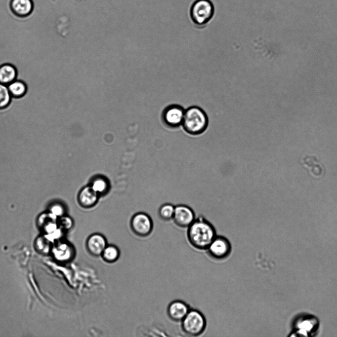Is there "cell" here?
Here are the masks:
<instances>
[{
    "instance_id": "6da1fadb",
    "label": "cell",
    "mask_w": 337,
    "mask_h": 337,
    "mask_svg": "<svg viewBox=\"0 0 337 337\" xmlns=\"http://www.w3.org/2000/svg\"><path fill=\"white\" fill-rule=\"evenodd\" d=\"M187 228L188 240L193 247L198 250H207L216 236L213 225L202 216L196 218Z\"/></svg>"
},
{
    "instance_id": "7a4b0ae2",
    "label": "cell",
    "mask_w": 337,
    "mask_h": 337,
    "mask_svg": "<svg viewBox=\"0 0 337 337\" xmlns=\"http://www.w3.org/2000/svg\"><path fill=\"white\" fill-rule=\"evenodd\" d=\"M208 116L205 111L197 106H192L185 110L182 123L184 130L192 135H199L207 128Z\"/></svg>"
},
{
    "instance_id": "3957f363",
    "label": "cell",
    "mask_w": 337,
    "mask_h": 337,
    "mask_svg": "<svg viewBox=\"0 0 337 337\" xmlns=\"http://www.w3.org/2000/svg\"><path fill=\"white\" fill-rule=\"evenodd\" d=\"M214 13V5L210 0H196L190 9L191 20L199 28L205 27L212 19Z\"/></svg>"
},
{
    "instance_id": "277c9868",
    "label": "cell",
    "mask_w": 337,
    "mask_h": 337,
    "mask_svg": "<svg viewBox=\"0 0 337 337\" xmlns=\"http://www.w3.org/2000/svg\"><path fill=\"white\" fill-rule=\"evenodd\" d=\"M181 329L184 334L192 337L201 335L205 330L207 322L205 317L199 310L191 309L181 321Z\"/></svg>"
},
{
    "instance_id": "5b68a950",
    "label": "cell",
    "mask_w": 337,
    "mask_h": 337,
    "mask_svg": "<svg viewBox=\"0 0 337 337\" xmlns=\"http://www.w3.org/2000/svg\"><path fill=\"white\" fill-rule=\"evenodd\" d=\"M232 250L229 240L223 236H217L207 249L210 257L216 260H222L227 258Z\"/></svg>"
},
{
    "instance_id": "8992f818",
    "label": "cell",
    "mask_w": 337,
    "mask_h": 337,
    "mask_svg": "<svg viewBox=\"0 0 337 337\" xmlns=\"http://www.w3.org/2000/svg\"><path fill=\"white\" fill-rule=\"evenodd\" d=\"M131 227L133 232L137 235L145 237L149 235L152 231V222L147 215L138 213L132 218L131 221Z\"/></svg>"
},
{
    "instance_id": "52a82bcc",
    "label": "cell",
    "mask_w": 337,
    "mask_h": 337,
    "mask_svg": "<svg viewBox=\"0 0 337 337\" xmlns=\"http://www.w3.org/2000/svg\"><path fill=\"white\" fill-rule=\"evenodd\" d=\"M195 219V213L189 206L184 204L175 206L173 219L177 226L188 227Z\"/></svg>"
},
{
    "instance_id": "ba28073f",
    "label": "cell",
    "mask_w": 337,
    "mask_h": 337,
    "mask_svg": "<svg viewBox=\"0 0 337 337\" xmlns=\"http://www.w3.org/2000/svg\"><path fill=\"white\" fill-rule=\"evenodd\" d=\"M185 110L178 105L168 107L163 113V119L167 125L170 127H178L182 125Z\"/></svg>"
},
{
    "instance_id": "9c48e42d",
    "label": "cell",
    "mask_w": 337,
    "mask_h": 337,
    "mask_svg": "<svg viewBox=\"0 0 337 337\" xmlns=\"http://www.w3.org/2000/svg\"><path fill=\"white\" fill-rule=\"evenodd\" d=\"M107 241L104 235L96 233L91 234L87 238L85 247L88 252L94 257L101 255L107 245Z\"/></svg>"
},
{
    "instance_id": "30bf717a",
    "label": "cell",
    "mask_w": 337,
    "mask_h": 337,
    "mask_svg": "<svg viewBox=\"0 0 337 337\" xmlns=\"http://www.w3.org/2000/svg\"><path fill=\"white\" fill-rule=\"evenodd\" d=\"M189 306L181 300L171 302L167 308V313L170 319L175 322L181 321L190 310Z\"/></svg>"
},
{
    "instance_id": "8fae6325",
    "label": "cell",
    "mask_w": 337,
    "mask_h": 337,
    "mask_svg": "<svg viewBox=\"0 0 337 337\" xmlns=\"http://www.w3.org/2000/svg\"><path fill=\"white\" fill-rule=\"evenodd\" d=\"M10 7L16 16L26 17L33 12L34 2L33 0H11Z\"/></svg>"
},
{
    "instance_id": "7c38bea8",
    "label": "cell",
    "mask_w": 337,
    "mask_h": 337,
    "mask_svg": "<svg viewBox=\"0 0 337 337\" xmlns=\"http://www.w3.org/2000/svg\"><path fill=\"white\" fill-rule=\"evenodd\" d=\"M99 194L90 186H86L80 191L78 200L80 204L84 207H90L95 205Z\"/></svg>"
},
{
    "instance_id": "4fadbf2b",
    "label": "cell",
    "mask_w": 337,
    "mask_h": 337,
    "mask_svg": "<svg viewBox=\"0 0 337 337\" xmlns=\"http://www.w3.org/2000/svg\"><path fill=\"white\" fill-rule=\"evenodd\" d=\"M17 71L16 67L10 63H5L0 65V83L8 85L16 79Z\"/></svg>"
},
{
    "instance_id": "5bb4252c",
    "label": "cell",
    "mask_w": 337,
    "mask_h": 337,
    "mask_svg": "<svg viewBox=\"0 0 337 337\" xmlns=\"http://www.w3.org/2000/svg\"><path fill=\"white\" fill-rule=\"evenodd\" d=\"M7 87L12 97L15 98L24 96L27 91V86L26 83L18 79H16L8 84Z\"/></svg>"
},
{
    "instance_id": "9a60e30c",
    "label": "cell",
    "mask_w": 337,
    "mask_h": 337,
    "mask_svg": "<svg viewBox=\"0 0 337 337\" xmlns=\"http://www.w3.org/2000/svg\"><path fill=\"white\" fill-rule=\"evenodd\" d=\"M120 256L119 249L114 245H107L101 255L102 259L108 263H113L116 262Z\"/></svg>"
},
{
    "instance_id": "2e32d148",
    "label": "cell",
    "mask_w": 337,
    "mask_h": 337,
    "mask_svg": "<svg viewBox=\"0 0 337 337\" xmlns=\"http://www.w3.org/2000/svg\"><path fill=\"white\" fill-rule=\"evenodd\" d=\"M12 98L7 85L0 83V110L7 108L10 104Z\"/></svg>"
},
{
    "instance_id": "e0dca14e",
    "label": "cell",
    "mask_w": 337,
    "mask_h": 337,
    "mask_svg": "<svg viewBox=\"0 0 337 337\" xmlns=\"http://www.w3.org/2000/svg\"><path fill=\"white\" fill-rule=\"evenodd\" d=\"M90 187L98 194L105 192L108 188L106 180L102 178L95 179L92 182Z\"/></svg>"
},
{
    "instance_id": "ac0fdd59",
    "label": "cell",
    "mask_w": 337,
    "mask_h": 337,
    "mask_svg": "<svg viewBox=\"0 0 337 337\" xmlns=\"http://www.w3.org/2000/svg\"><path fill=\"white\" fill-rule=\"evenodd\" d=\"M175 206L171 204H165L162 205L159 210L161 217L165 220L173 219Z\"/></svg>"
},
{
    "instance_id": "d6986e66",
    "label": "cell",
    "mask_w": 337,
    "mask_h": 337,
    "mask_svg": "<svg viewBox=\"0 0 337 337\" xmlns=\"http://www.w3.org/2000/svg\"><path fill=\"white\" fill-rule=\"evenodd\" d=\"M309 319L302 320L299 323L298 327L299 329L298 334L301 336H307V332L311 330L313 327V324Z\"/></svg>"
},
{
    "instance_id": "ffe728a7",
    "label": "cell",
    "mask_w": 337,
    "mask_h": 337,
    "mask_svg": "<svg viewBox=\"0 0 337 337\" xmlns=\"http://www.w3.org/2000/svg\"><path fill=\"white\" fill-rule=\"evenodd\" d=\"M64 212L65 210L62 205L57 203L51 205L49 209V212L57 218L63 216Z\"/></svg>"
},
{
    "instance_id": "44dd1931",
    "label": "cell",
    "mask_w": 337,
    "mask_h": 337,
    "mask_svg": "<svg viewBox=\"0 0 337 337\" xmlns=\"http://www.w3.org/2000/svg\"><path fill=\"white\" fill-rule=\"evenodd\" d=\"M59 221L60 225L66 229H70L72 227L73 221L71 218L69 217L62 216L60 217Z\"/></svg>"
}]
</instances>
